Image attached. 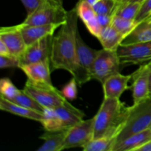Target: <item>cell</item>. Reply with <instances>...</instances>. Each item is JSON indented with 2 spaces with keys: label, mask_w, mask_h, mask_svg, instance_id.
I'll use <instances>...</instances> for the list:
<instances>
[{
  "label": "cell",
  "mask_w": 151,
  "mask_h": 151,
  "mask_svg": "<svg viewBox=\"0 0 151 151\" xmlns=\"http://www.w3.org/2000/svg\"><path fill=\"white\" fill-rule=\"evenodd\" d=\"M76 9L67 10L66 20L53 35L50 62L53 69L67 71L76 79L78 86L91 80L89 72L79 63L77 55L76 34L78 31Z\"/></svg>",
  "instance_id": "6da1fadb"
},
{
  "label": "cell",
  "mask_w": 151,
  "mask_h": 151,
  "mask_svg": "<svg viewBox=\"0 0 151 151\" xmlns=\"http://www.w3.org/2000/svg\"><path fill=\"white\" fill-rule=\"evenodd\" d=\"M131 106L116 98H104L94 116V139L117 137L125 125Z\"/></svg>",
  "instance_id": "7a4b0ae2"
},
{
  "label": "cell",
  "mask_w": 151,
  "mask_h": 151,
  "mask_svg": "<svg viewBox=\"0 0 151 151\" xmlns=\"http://www.w3.org/2000/svg\"><path fill=\"white\" fill-rule=\"evenodd\" d=\"M151 123V94L147 98L131 106L125 125L117 137V142L150 128ZM116 142V143H117Z\"/></svg>",
  "instance_id": "3957f363"
},
{
  "label": "cell",
  "mask_w": 151,
  "mask_h": 151,
  "mask_svg": "<svg viewBox=\"0 0 151 151\" xmlns=\"http://www.w3.org/2000/svg\"><path fill=\"white\" fill-rule=\"evenodd\" d=\"M23 91L30 95L44 108H57L64 105L68 101L61 91L53 84L38 83L27 79Z\"/></svg>",
  "instance_id": "277c9868"
},
{
  "label": "cell",
  "mask_w": 151,
  "mask_h": 151,
  "mask_svg": "<svg viewBox=\"0 0 151 151\" xmlns=\"http://www.w3.org/2000/svg\"><path fill=\"white\" fill-rule=\"evenodd\" d=\"M121 66L117 50H109L103 48L98 50L94 62L91 73V79L103 83L111 75L119 73Z\"/></svg>",
  "instance_id": "5b68a950"
},
{
  "label": "cell",
  "mask_w": 151,
  "mask_h": 151,
  "mask_svg": "<svg viewBox=\"0 0 151 151\" xmlns=\"http://www.w3.org/2000/svg\"><path fill=\"white\" fill-rule=\"evenodd\" d=\"M117 52L122 66L145 64L151 60V41L120 45Z\"/></svg>",
  "instance_id": "8992f818"
},
{
  "label": "cell",
  "mask_w": 151,
  "mask_h": 151,
  "mask_svg": "<svg viewBox=\"0 0 151 151\" xmlns=\"http://www.w3.org/2000/svg\"><path fill=\"white\" fill-rule=\"evenodd\" d=\"M66 15L67 10H65L63 5L47 4L27 15L25 20L21 24L24 26H35L65 23Z\"/></svg>",
  "instance_id": "52a82bcc"
},
{
  "label": "cell",
  "mask_w": 151,
  "mask_h": 151,
  "mask_svg": "<svg viewBox=\"0 0 151 151\" xmlns=\"http://www.w3.org/2000/svg\"><path fill=\"white\" fill-rule=\"evenodd\" d=\"M94 117L83 119L74 126L66 130L63 150L85 147L94 139Z\"/></svg>",
  "instance_id": "ba28073f"
},
{
  "label": "cell",
  "mask_w": 151,
  "mask_h": 151,
  "mask_svg": "<svg viewBox=\"0 0 151 151\" xmlns=\"http://www.w3.org/2000/svg\"><path fill=\"white\" fill-rule=\"evenodd\" d=\"M52 38L53 35H49L30 45H28L19 58L21 66L50 60Z\"/></svg>",
  "instance_id": "9c48e42d"
},
{
  "label": "cell",
  "mask_w": 151,
  "mask_h": 151,
  "mask_svg": "<svg viewBox=\"0 0 151 151\" xmlns=\"http://www.w3.org/2000/svg\"><path fill=\"white\" fill-rule=\"evenodd\" d=\"M149 73L150 68L148 63H147L140 65L139 68L131 74L132 84L131 90L132 91L134 104L139 103L150 94Z\"/></svg>",
  "instance_id": "30bf717a"
},
{
  "label": "cell",
  "mask_w": 151,
  "mask_h": 151,
  "mask_svg": "<svg viewBox=\"0 0 151 151\" xmlns=\"http://www.w3.org/2000/svg\"><path fill=\"white\" fill-rule=\"evenodd\" d=\"M0 40L6 44L10 54L19 58L27 47L21 31L20 24L2 27L0 29Z\"/></svg>",
  "instance_id": "8fae6325"
},
{
  "label": "cell",
  "mask_w": 151,
  "mask_h": 151,
  "mask_svg": "<svg viewBox=\"0 0 151 151\" xmlns=\"http://www.w3.org/2000/svg\"><path fill=\"white\" fill-rule=\"evenodd\" d=\"M131 75H122L120 72L111 75L102 83L104 98L119 99L126 90L131 89L128 83L131 81Z\"/></svg>",
  "instance_id": "7c38bea8"
},
{
  "label": "cell",
  "mask_w": 151,
  "mask_h": 151,
  "mask_svg": "<svg viewBox=\"0 0 151 151\" xmlns=\"http://www.w3.org/2000/svg\"><path fill=\"white\" fill-rule=\"evenodd\" d=\"M78 17L82 20L88 32L97 38H99L102 27L98 22L97 14L92 5L86 0H79L75 6Z\"/></svg>",
  "instance_id": "4fadbf2b"
},
{
  "label": "cell",
  "mask_w": 151,
  "mask_h": 151,
  "mask_svg": "<svg viewBox=\"0 0 151 151\" xmlns=\"http://www.w3.org/2000/svg\"><path fill=\"white\" fill-rule=\"evenodd\" d=\"M50 60H47L22 65L20 69L27 75L28 79L32 82L52 85V83L50 76Z\"/></svg>",
  "instance_id": "5bb4252c"
},
{
  "label": "cell",
  "mask_w": 151,
  "mask_h": 151,
  "mask_svg": "<svg viewBox=\"0 0 151 151\" xmlns=\"http://www.w3.org/2000/svg\"><path fill=\"white\" fill-rule=\"evenodd\" d=\"M63 24H49L35 26H24L20 24V27L25 42L28 46L49 35H54L56 29L60 28Z\"/></svg>",
  "instance_id": "9a60e30c"
},
{
  "label": "cell",
  "mask_w": 151,
  "mask_h": 151,
  "mask_svg": "<svg viewBox=\"0 0 151 151\" xmlns=\"http://www.w3.org/2000/svg\"><path fill=\"white\" fill-rule=\"evenodd\" d=\"M60 119L63 130H67L83 119L84 113L72 106L69 101L64 105L55 108Z\"/></svg>",
  "instance_id": "2e32d148"
},
{
  "label": "cell",
  "mask_w": 151,
  "mask_h": 151,
  "mask_svg": "<svg viewBox=\"0 0 151 151\" xmlns=\"http://www.w3.org/2000/svg\"><path fill=\"white\" fill-rule=\"evenodd\" d=\"M0 109L3 111L8 112L21 117L36 121L40 123L44 117V112H40L33 109L24 107L13 102L9 101L3 97H0Z\"/></svg>",
  "instance_id": "e0dca14e"
},
{
  "label": "cell",
  "mask_w": 151,
  "mask_h": 151,
  "mask_svg": "<svg viewBox=\"0 0 151 151\" xmlns=\"http://www.w3.org/2000/svg\"><path fill=\"white\" fill-rule=\"evenodd\" d=\"M76 47L77 55L80 64L84 69H86L91 75L98 50H94L87 45L80 35L79 31H78L76 34Z\"/></svg>",
  "instance_id": "ac0fdd59"
},
{
  "label": "cell",
  "mask_w": 151,
  "mask_h": 151,
  "mask_svg": "<svg viewBox=\"0 0 151 151\" xmlns=\"http://www.w3.org/2000/svg\"><path fill=\"white\" fill-rule=\"evenodd\" d=\"M150 140L151 130L147 128L116 143L114 151H137V149Z\"/></svg>",
  "instance_id": "d6986e66"
},
{
  "label": "cell",
  "mask_w": 151,
  "mask_h": 151,
  "mask_svg": "<svg viewBox=\"0 0 151 151\" xmlns=\"http://www.w3.org/2000/svg\"><path fill=\"white\" fill-rule=\"evenodd\" d=\"M66 130L58 131H48L45 132L40 137L44 140V143L37 151H61L63 150L65 136Z\"/></svg>",
  "instance_id": "ffe728a7"
},
{
  "label": "cell",
  "mask_w": 151,
  "mask_h": 151,
  "mask_svg": "<svg viewBox=\"0 0 151 151\" xmlns=\"http://www.w3.org/2000/svg\"><path fill=\"white\" fill-rule=\"evenodd\" d=\"M125 36L116 30L111 24L102 29L97 39L103 49L109 50H117L122 44Z\"/></svg>",
  "instance_id": "44dd1931"
},
{
  "label": "cell",
  "mask_w": 151,
  "mask_h": 151,
  "mask_svg": "<svg viewBox=\"0 0 151 151\" xmlns=\"http://www.w3.org/2000/svg\"><path fill=\"white\" fill-rule=\"evenodd\" d=\"M151 41V15L139 22L135 29L122 41L121 45Z\"/></svg>",
  "instance_id": "7402d4cb"
},
{
  "label": "cell",
  "mask_w": 151,
  "mask_h": 151,
  "mask_svg": "<svg viewBox=\"0 0 151 151\" xmlns=\"http://www.w3.org/2000/svg\"><path fill=\"white\" fill-rule=\"evenodd\" d=\"M117 142V137H100L91 139L85 147L84 151H114Z\"/></svg>",
  "instance_id": "603a6c76"
},
{
  "label": "cell",
  "mask_w": 151,
  "mask_h": 151,
  "mask_svg": "<svg viewBox=\"0 0 151 151\" xmlns=\"http://www.w3.org/2000/svg\"><path fill=\"white\" fill-rule=\"evenodd\" d=\"M41 124L45 131H63L60 119L55 108H44V117Z\"/></svg>",
  "instance_id": "cb8c5ba5"
},
{
  "label": "cell",
  "mask_w": 151,
  "mask_h": 151,
  "mask_svg": "<svg viewBox=\"0 0 151 151\" xmlns=\"http://www.w3.org/2000/svg\"><path fill=\"white\" fill-rule=\"evenodd\" d=\"M142 3L139 1H128L125 2L118 3L115 10L114 15L129 19H136L140 8Z\"/></svg>",
  "instance_id": "d4e9b609"
},
{
  "label": "cell",
  "mask_w": 151,
  "mask_h": 151,
  "mask_svg": "<svg viewBox=\"0 0 151 151\" xmlns=\"http://www.w3.org/2000/svg\"><path fill=\"white\" fill-rule=\"evenodd\" d=\"M138 24L139 22H137L135 19H125L117 15H114L111 21L112 26L125 37L132 32Z\"/></svg>",
  "instance_id": "484cf974"
},
{
  "label": "cell",
  "mask_w": 151,
  "mask_h": 151,
  "mask_svg": "<svg viewBox=\"0 0 151 151\" xmlns=\"http://www.w3.org/2000/svg\"><path fill=\"white\" fill-rule=\"evenodd\" d=\"M20 91L21 90L16 88V86L13 84L10 78H1L0 81L1 97H3L9 101H13Z\"/></svg>",
  "instance_id": "4316f807"
},
{
  "label": "cell",
  "mask_w": 151,
  "mask_h": 151,
  "mask_svg": "<svg viewBox=\"0 0 151 151\" xmlns=\"http://www.w3.org/2000/svg\"><path fill=\"white\" fill-rule=\"evenodd\" d=\"M11 102H13L24 107L28 108V109H33L40 112H44V107L41 106L36 100H34L30 95L24 92L23 90H21L19 94Z\"/></svg>",
  "instance_id": "83f0119b"
},
{
  "label": "cell",
  "mask_w": 151,
  "mask_h": 151,
  "mask_svg": "<svg viewBox=\"0 0 151 151\" xmlns=\"http://www.w3.org/2000/svg\"><path fill=\"white\" fill-rule=\"evenodd\" d=\"M21 1L24 6L27 15L47 4L63 5V0H21Z\"/></svg>",
  "instance_id": "f1b7e54d"
},
{
  "label": "cell",
  "mask_w": 151,
  "mask_h": 151,
  "mask_svg": "<svg viewBox=\"0 0 151 151\" xmlns=\"http://www.w3.org/2000/svg\"><path fill=\"white\" fill-rule=\"evenodd\" d=\"M118 3L116 0H98L93 7L97 15H114Z\"/></svg>",
  "instance_id": "f546056e"
},
{
  "label": "cell",
  "mask_w": 151,
  "mask_h": 151,
  "mask_svg": "<svg viewBox=\"0 0 151 151\" xmlns=\"http://www.w3.org/2000/svg\"><path fill=\"white\" fill-rule=\"evenodd\" d=\"M78 82L75 78H72L61 90L63 95L68 100H74L78 96Z\"/></svg>",
  "instance_id": "4dcf8cb0"
},
{
  "label": "cell",
  "mask_w": 151,
  "mask_h": 151,
  "mask_svg": "<svg viewBox=\"0 0 151 151\" xmlns=\"http://www.w3.org/2000/svg\"><path fill=\"white\" fill-rule=\"evenodd\" d=\"M21 61L19 58L13 55H0V67L1 69L20 68Z\"/></svg>",
  "instance_id": "1f68e13d"
},
{
  "label": "cell",
  "mask_w": 151,
  "mask_h": 151,
  "mask_svg": "<svg viewBox=\"0 0 151 151\" xmlns=\"http://www.w3.org/2000/svg\"><path fill=\"white\" fill-rule=\"evenodd\" d=\"M151 15V0H144L142 2L141 8L135 20L140 22Z\"/></svg>",
  "instance_id": "d6a6232c"
},
{
  "label": "cell",
  "mask_w": 151,
  "mask_h": 151,
  "mask_svg": "<svg viewBox=\"0 0 151 151\" xmlns=\"http://www.w3.org/2000/svg\"><path fill=\"white\" fill-rule=\"evenodd\" d=\"M114 15H108V14H99L97 15V19L98 22L102 27H106L109 25L111 24L112 18Z\"/></svg>",
  "instance_id": "836d02e7"
},
{
  "label": "cell",
  "mask_w": 151,
  "mask_h": 151,
  "mask_svg": "<svg viewBox=\"0 0 151 151\" xmlns=\"http://www.w3.org/2000/svg\"><path fill=\"white\" fill-rule=\"evenodd\" d=\"M7 55L11 54L9 52V50L6 44L1 40H0V55Z\"/></svg>",
  "instance_id": "e575fe53"
},
{
  "label": "cell",
  "mask_w": 151,
  "mask_h": 151,
  "mask_svg": "<svg viewBox=\"0 0 151 151\" xmlns=\"http://www.w3.org/2000/svg\"><path fill=\"white\" fill-rule=\"evenodd\" d=\"M137 151H151V140L137 149Z\"/></svg>",
  "instance_id": "d590c367"
},
{
  "label": "cell",
  "mask_w": 151,
  "mask_h": 151,
  "mask_svg": "<svg viewBox=\"0 0 151 151\" xmlns=\"http://www.w3.org/2000/svg\"><path fill=\"white\" fill-rule=\"evenodd\" d=\"M149 68H150V73H149V81H150V91L151 94V60L148 62Z\"/></svg>",
  "instance_id": "8d00e7d4"
},
{
  "label": "cell",
  "mask_w": 151,
  "mask_h": 151,
  "mask_svg": "<svg viewBox=\"0 0 151 151\" xmlns=\"http://www.w3.org/2000/svg\"><path fill=\"white\" fill-rule=\"evenodd\" d=\"M86 1L88 3H89L91 5L93 6L97 1H98V0H86Z\"/></svg>",
  "instance_id": "74e56055"
},
{
  "label": "cell",
  "mask_w": 151,
  "mask_h": 151,
  "mask_svg": "<svg viewBox=\"0 0 151 151\" xmlns=\"http://www.w3.org/2000/svg\"><path fill=\"white\" fill-rule=\"evenodd\" d=\"M128 1H139V2H142L144 0H128Z\"/></svg>",
  "instance_id": "f35d334b"
},
{
  "label": "cell",
  "mask_w": 151,
  "mask_h": 151,
  "mask_svg": "<svg viewBox=\"0 0 151 151\" xmlns=\"http://www.w3.org/2000/svg\"><path fill=\"white\" fill-rule=\"evenodd\" d=\"M116 1H117V2H122V0H116Z\"/></svg>",
  "instance_id": "ab89813d"
},
{
  "label": "cell",
  "mask_w": 151,
  "mask_h": 151,
  "mask_svg": "<svg viewBox=\"0 0 151 151\" xmlns=\"http://www.w3.org/2000/svg\"><path fill=\"white\" fill-rule=\"evenodd\" d=\"M128 0H122V2H125V1H128Z\"/></svg>",
  "instance_id": "60d3db41"
},
{
  "label": "cell",
  "mask_w": 151,
  "mask_h": 151,
  "mask_svg": "<svg viewBox=\"0 0 151 151\" xmlns=\"http://www.w3.org/2000/svg\"><path fill=\"white\" fill-rule=\"evenodd\" d=\"M150 128V130H151V123H150V128Z\"/></svg>",
  "instance_id": "b9f144b4"
}]
</instances>
